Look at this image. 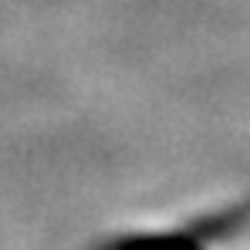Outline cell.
Here are the masks:
<instances>
[{"label": "cell", "instance_id": "cell-1", "mask_svg": "<svg viewBox=\"0 0 250 250\" xmlns=\"http://www.w3.org/2000/svg\"><path fill=\"white\" fill-rule=\"evenodd\" d=\"M250 230V209H237L230 220L209 223L203 233H172V237H125L105 250H230L240 233ZM250 247V237L244 240V250Z\"/></svg>", "mask_w": 250, "mask_h": 250}]
</instances>
